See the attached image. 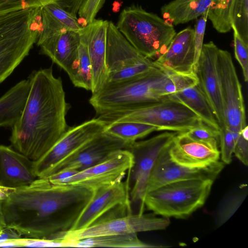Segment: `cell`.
<instances>
[{
	"instance_id": "1",
	"label": "cell",
	"mask_w": 248,
	"mask_h": 248,
	"mask_svg": "<svg viewBox=\"0 0 248 248\" xmlns=\"http://www.w3.org/2000/svg\"><path fill=\"white\" fill-rule=\"evenodd\" d=\"M92 191L37 178L2 202L7 226L25 237L60 240L70 231Z\"/></svg>"
},
{
	"instance_id": "2",
	"label": "cell",
	"mask_w": 248,
	"mask_h": 248,
	"mask_svg": "<svg viewBox=\"0 0 248 248\" xmlns=\"http://www.w3.org/2000/svg\"><path fill=\"white\" fill-rule=\"evenodd\" d=\"M30 89L21 114L12 127V147L36 162L59 140L68 128L66 116L70 106L62 82L52 67L33 71Z\"/></svg>"
},
{
	"instance_id": "3",
	"label": "cell",
	"mask_w": 248,
	"mask_h": 248,
	"mask_svg": "<svg viewBox=\"0 0 248 248\" xmlns=\"http://www.w3.org/2000/svg\"><path fill=\"white\" fill-rule=\"evenodd\" d=\"M41 28L40 8L22 9L0 16V84L29 55Z\"/></svg>"
},
{
	"instance_id": "4",
	"label": "cell",
	"mask_w": 248,
	"mask_h": 248,
	"mask_svg": "<svg viewBox=\"0 0 248 248\" xmlns=\"http://www.w3.org/2000/svg\"><path fill=\"white\" fill-rule=\"evenodd\" d=\"M115 25L136 49L155 60L166 52L176 34L172 24L138 4L124 8Z\"/></svg>"
},
{
	"instance_id": "5",
	"label": "cell",
	"mask_w": 248,
	"mask_h": 248,
	"mask_svg": "<svg viewBox=\"0 0 248 248\" xmlns=\"http://www.w3.org/2000/svg\"><path fill=\"white\" fill-rule=\"evenodd\" d=\"M167 72L155 67L138 78L118 83H108L93 93L89 103L96 115L131 109L161 100L157 94L159 82Z\"/></svg>"
},
{
	"instance_id": "6",
	"label": "cell",
	"mask_w": 248,
	"mask_h": 248,
	"mask_svg": "<svg viewBox=\"0 0 248 248\" xmlns=\"http://www.w3.org/2000/svg\"><path fill=\"white\" fill-rule=\"evenodd\" d=\"M107 125L133 122L156 127L157 131L185 132L202 122L193 111L181 102L165 96L156 102L131 109L105 113L97 116Z\"/></svg>"
},
{
	"instance_id": "7",
	"label": "cell",
	"mask_w": 248,
	"mask_h": 248,
	"mask_svg": "<svg viewBox=\"0 0 248 248\" xmlns=\"http://www.w3.org/2000/svg\"><path fill=\"white\" fill-rule=\"evenodd\" d=\"M213 183L190 179L165 184L146 194L144 207L161 217L186 218L204 205Z\"/></svg>"
},
{
	"instance_id": "8",
	"label": "cell",
	"mask_w": 248,
	"mask_h": 248,
	"mask_svg": "<svg viewBox=\"0 0 248 248\" xmlns=\"http://www.w3.org/2000/svg\"><path fill=\"white\" fill-rule=\"evenodd\" d=\"M106 64L107 83L131 80L156 67L153 61L136 49L112 21H108V26Z\"/></svg>"
},
{
	"instance_id": "9",
	"label": "cell",
	"mask_w": 248,
	"mask_h": 248,
	"mask_svg": "<svg viewBox=\"0 0 248 248\" xmlns=\"http://www.w3.org/2000/svg\"><path fill=\"white\" fill-rule=\"evenodd\" d=\"M177 133L165 132L144 140L136 141L127 149L133 155V162L126 181L131 203L140 204V214L144 211L143 201L151 170L160 154L170 145Z\"/></svg>"
},
{
	"instance_id": "10",
	"label": "cell",
	"mask_w": 248,
	"mask_h": 248,
	"mask_svg": "<svg viewBox=\"0 0 248 248\" xmlns=\"http://www.w3.org/2000/svg\"><path fill=\"white\" fill-rule=\"evenodd\" d=\"M130 213L132 210L128 184L126 181H122L93 191L70 231L84 229Z\"/></svg>"
},
{
	"instance_id": "11",
	"label": "cell",
	"mask_w": 248,
	"mask_h": 248,
	"mask_svg": "<svg viewBox=\"0 0 248 248\" xmlns=\"http://www.w3.org/2000/svg\"><path fill=\"white\" fill-rule=\"evenodd\" d=\"M217 68L223 104L224 126L232 133L235 142L247 124L241 85L231 53L218 49Z\"/></svg>"
},
{
	"instance_id": "12",
	"label": "cell",
	"mask_w": 248,
	"mask_h": 248,
	"mask_svg": "<svg viewBox=\"0 0 248 248\" xmlns=\"http://www.w3.org/2000/svg\"><path fill=\"white\" fill-rule=\"evenodd\" d=\"M170 224V220L168 217H157L155 214H133L132 213L103 221L84 229L68 231L62 239L75 241L100 235L162 230Z\"/></svg>"
},
{
	"instance_id": "13",
	"label": "cell",
	"mask_w": 248,
	"mask_h": 248,
	"mask_svg": "<svg viewBox=\"0 0 248 248\" xmlns=\"http://www.w3.org/2000/svg\"><path fill=\"white\" fill-rule=\"evenodd\" d=\"M133 162V155L128 149L119 150L103 161L77 172L61 184L77 185L93 191L122 181Z\"/></svg>"
},
{
	"instance_id": "14",
	"label": "cell",
	"mask_w": 248,
	"mask_h": 248,
	"mask_svg": "<svg viewBox=\"0 0 248 248\" xmlns=\"http://www.w3.org/2000/svg\"><path fill=\"white\" fill-rule=\"evenodd\" d=\"M107 124L97 117L69 127L55 145L39 160L33 162L34 172L42 178L51 167L82 145L103 132Z\"/></svg>"
},
{
	"instance_id": "15",
	"label": "cell",
	"mask_w": 248,
	"mask_h": 248,
	"mask_svg": "<svg viewBox=\"0 0 248 248\" xmlns=\"http://www.w3.org/2000/svg\"><path fill=\"white\" fill-rule=\"evenodd\" d=\"M129 146L124 141L104 131L57 163L42 178L65 170H83L103 161L116 151L127 149Z\"/></svg>"
},
{
	"instance_id": "16",
	"label": "cell",
	"mask_w": 248,
	"mask_h": 248,
	"mask_svg": "<svg viewBox=\"0 0 248 248\" xmlns=\"http://www.w3.org/2000/svg\"><path fill=\"white\" fill-rule=\"evenodd\" d=\"M170 146L162 151L155 162L147 181L145 195L162 186L176 181L190 179L214 181L224 167L225 164L219 160L202 168L180 165L170 159L169 154Z\"/></svg>"
},
{
	"instance_id": "17",
	"label": "cell",
	"mask_w": 248,
	"mask_h": 248,
	"mask_svg": "<svg viewBox=\"0 0 248 248\" xmlns=\"http://www.w3.org/2000/svg\"><path fill=\"white\" fill-rule=\"evenodd\" d=\"M218 49L212 41L203 44L194 71L198 78V84L213 110L220 129L224 126V115L217 68Z\"/></svg>"
},
{
	"instance_id": "18",
	"label": "cell",
	"mask_w": 248,
	"mask_h": 248,
	"mask_svg": "<svg viewBox=\"0 0 248 248\" xmlns=\"http://www.w3.org/2000/svg\"><path fill=\"white\" fill-rule=\"evenodd\" d=\"M217 140L202 141L192 139L185 132L175 136L169 148L170 159L176 163L190 168H202L220 158Z\"/></svg>"
},
{
	"instance_id": "19",
	"label": "cell",
	"mask_w": 248,
	"mask_h": 248,
	"mask_svg": "<svg viewBox=\"0 0 248 248\" xmlns=\"http://www.w3.org/2000/svg\"><path fill=\"white\" fill-rule=\"evenodd\" d=\"M108 21L94 19L78 31L80 42L86 46L93 71L91 92L95 93L108 82L106 64V40Z\"/></svg>"
},
{
	"instance_id": "20",
	"label": "cell",
	"mask_w": 248,
	"mask_h": 248,
	"mask_svg": "<svg viewBox=\"0 0 248 248\" xmlns=\"http://www.w3.org/2000/svg\"><path fill=\"white\" fill-rule=\"evenodd\" d=\"M194 29L190 27L176 33L166 52L153 61L156 67L167 72L194 71Z\"/></svg>"
},
{
	"instance_id": "21",
	"label": "cell",
	"mask_w": 248,
	"mask_h": 248,
	"mask_svg": "<svg viewBox=\"0 0 248 248\" xmlns=\"http://www.w3.org/2000/svg\"><path fill=\"white\" fill-rule=\"evenodd\" d=\"M80 43L78 33L74 31L59 33L36 42L41 52L64 70L69 78L78 63Z\"/></svg>"
},
{
	"instance_id": "22",
	"label": "cell",
	"mask_w": 248,
	"mask_h": 248,
	"mask_svg": "<svg viewBox=\"0 0 248 248\" xmlns=\"http://www.w3.org/2000/svg\"><path fill=\"white\" fill-rule=\"evenodd\" d=\"M37 178L33 161L11 147L0 145V185L16 189Z\"/></svg>"
},
{
	"instance_id": "23",
	"label": "cell",
	"mask_w": 248,
	"mask_h": 248,
	"mask_svg": "<svg viewBox=\"0 0 248 248\" xmlns=\"http://www.w3.org/2000/svg\"><path fill=\"white\" fill-rule=\"evenodd\" d=\"M42 28L37 40L67 31L78 32L82 26L77 16L54 3L41 7Z\"/></svg>"
},
{
	"instance_id": "24",
	"label": "cell",
	"mask_w": 248,
	"mask_h": 248,
	"mask_svg": "<svg viewBox=\"0 0 248 248\" xmlns=\"http://www.w3.org/2000/svg\"><path fill=\"white\" fill-rule=\"evenodd\" d=\"M29 89V80H22L0 97V127L14 125L24 108Z\"/></svg>"
},
{
	"instance_id": "25",
	"label": "cell",
	"mask_w": 248,
	"mask_h": 248,
	"mask_svg": "<svg viewBox=\"0 0 248 248\" xmlns=\"http://www.w3.org/2000/svg\"><path fill=\"white\" fill-rule=\"evenodd\" d=\"M214 0H173L161 8L163 19L177 25L197 19L209 8Z\"/></svg>"
},
{
	"instance_id": "26",
	"label": "cell",
	"mask_w": 248,
	"mask_h": 248,
	"mask_svg": "<svg viewBox=\"0 0 248 248\" xmlns=\"http://www.w3.org/2000/svg\"><path fill=\"white\" fill-rule=\"evenodd\" d=\"M167 96L181 102L195 113L206 124L219 130L213 110L198 84Z\"/></svg>"
},
{
	"instance_id": "27",
	"label": "cell",
	"mask_w": 248,
	"mask_h": 248,
	"mask_svg": "<svg viewBox=\"0 0 248 248\" xmlns=\"http://www.w3.org/2000/svg\"><path fill=\"white\" fill-rule=\"evenodd\" d=\"M66 241L67 243V247L123 248L159 247V246L152 245L142 242L138 238L137 233L100 235L75 241Z\"/></svg>"
},
{
	"instance_id": "28",
	"label": "cell",
	"mask_w": 248,
	"mask_h": 248,
	"mask_svg": "<svg viewBox=\"0 0 248 248\" xmlns=\"http://www.w3.org/2000/svg\"><path fill=\"white\" fill-rule=\"evenodd\" d=\"M155 131L157 128L155 126L133 122L113 123L107 125L104 130L129 145Z\"/></svg>"
},
{
	"instance_id": "29",
	"label": "cell",
	"mask_w": 248,
	"mask_h": 248,
	"mask_svg": "<svg viewBox=\"0 0 248 248\" xmlns=\"http://www.w3.org/2000/svg\"><path fill=\"white\" fill-rule=\"evenodd\" d=\"M234 0H214L208 13L213 27L220 33L232 29L231 16Z\"/></svg>"
},
{
	"instance_id": "30",
	"label": "cell",
	"mask_w": 248,
	"mask_h": 248,
	"mask_svg": "<svg viewBox=\"0 0 248 248\" xmlns=\"http://www.w3.org/2000/svg\"><path fill=\"white\" fill-rule=\"evenodd\" d=\"M92 77V66L87 48L86 45L80 42L78 51V63L70 79L75 87L91 91Z\"/></svg>"
},
{
	"instance_id": "31",
	"label": "cell",
	"mask_w": 248,
	"mask_h": 248,
	"mask_svg": "<svg viewBox=\"0 0 248 248\" xmlns=\"http://www.w3.org/2000/svg\"><path fill=\"white\" fill-rule=\"evenodd\" d=\"M232 28L248 44V0H234L231 16Z\"/></svg>"
},
{
	"instance_id": "32",
	"label": "cell",
	"mask_w": 248,
	"mask_h": 248,
	"mask_svg": "<svg viewBox=\"0 0 248 248\" xmlns=\"http://www.w3.org/2000/svg\"><path fill=\"white\" fill-rule=\"evenodd\" d=\"M86 0H27V8L42 7L47 4L54 3L64 10L77 16L81 7Z\"/></svg>"
},
{
	"instance_id": "33",
	"label": "cell",
	"mask_w": 248,
	"mask_h": 248,
	"mask_svg": "<svg viewBox=\"0 0 248 248\" xmlns=\"http://www.w3.org/2000/svg\"><path fill=\"white\" fill-rule=\"evenodd\" d=\"M219 142L221 160L225 164H229L232 160L235 140L232 132L225 126L219 129Z\"/></svg>"
},
{
	"instance_id": "34",
	"label": "cell",
	"mask_w": 248,
	"mask_h": 248,
	"mask_svg": "<svg viewBox=\"0 0 248 248\" xmlns=\"http://www.w3.org/2000/svg\"><path fill=\"white\" fill-rule=\"evenodd\" d=\"M247 193L244 191L230 197L220 207L218 214V222L220 225L225 223L236 211L242 204Z\"/></svg>"
},
{
	"instance_id": "35",
	"label": "cell",
	"mask_w": 248,
	"mask_h": 248,
	"mask_svg": "<svg viewBox=\"0 0 248 248\" xmlns=\"http://www.w3.org/2000/svg\"><path fill=\"white\" fill-rule=\"evenodd\" d=\"M233 31V42L235 59L240 65L245 82L248 81V44L240 37L236 30Z\"/></svg>"
},
{
	"instance_id": "36",
	"label": "cell",
	"mask_w": 248,
	"mask_h": 248,
	"mask_svg": "<svg viewBox=\"0 0 248 248\" xmlns=\"http://www.w3.org/2000/svg\"><path fill=\"white\" fill-rule=\"evenodd\" d=\"M106 0H86L78 11L81 26L92 22L104 5Z\"/></svg>"
},
{
	"instance_id": "37",
	"label": "cell",
	"mask_w": 248,
	"mask_h": 248,
	"mask_svg": "<svg viewBox=\"0 0 248 248\" xmlns=\"http://www.w3.org/2000/svg\"><path fill=\"white\" fill-rule=\"evenodd\" d=\"M185 133L190 138L202 141L217 140L219 142V130H217L202 122Z\"/></svg>"
},
{
	"instance_id": "38",
	"label": "cell",
	"mask_w": 248,
	"mask_h": 248,
	"mask_svg": "<svg viewBox=\"0 0 248 248\" xmlns=\"http://www.w3.org/2000/svg\"><path fill=\"white\" fill-rule=\"evenodd\" d=\"M168 74L175 88L176 93L199 83L194 71L187 73L168 72Z\"/></svg>"
},
{
	"instance_id": "39",
	"label": "cell",
	"mask_w": 248,
	"mask_h": 248,
	"mask_svg": "<svg viewBox=\"0 0 248 248\" xmlns=\"http://www.w3.org/2000/svg\"><path fill=\"white\" fill-rule=\"evenodd\" d=\"M208 10L204 13L197 20L194 29L195 58L194 69L198 61L203 45Z\"/></svg>"
},
{
	"instance_id": "40",
	"label": "cell",
	"mask_w": 248,
	"mask_h": 248,
	"mask_svg": "<svg viewBox=\"0 0 248 248\" xmlns=\"http://www.w3.org/2000/svg\"><path fill=\"white\" fill-rule=\"evenodd\" d=\"M17 247H67V243L63 239L54 240L21 237L15 240Z\"/></svg>"
},
{
	"instance_id": "41",
	"label": "cell",
	"mask_w": 248,
	"mask_h": 248,
	"mask_svg": "<svg viewBox=\"0 0 248 248\" xmlns=\"http://www.w3.org/2000/svg\"><path fill=\"white\" fill-rule=\"evenodd\" d=\"M233 153L235 156L245 165H248V126L241 131L235 143Z\"/></svg>"
},
{
	"instance_id": "42",
	"label": "cell",
	"mask_w": 248,
	"mask_h": 248,
	"mask_svg": "<svg viewBox=\"0 0 248 248\" xmlns=\"http://www.w3.org/2000/svg\"><path fill=\"white\" fill-rule=\"evenodd\" d=\"M27 0H0V16L11 12L25 9Z\"/></svg>"
},
{
	"instance_id": "43",
	"label": "cell",
	"mask_w": 248,
	"mask_h": 248,
	"mask_svg": "<svg viewBox=\"0 0 248 248\" xmlns=\"http://www.w3.org/2000/svg\"><path fill=\"white\" fill-rule=\"evenodd\" d=\"M22 235L14 229L6 226L0 229V245L10 240L21 238Z\"/></svg>"
},
{
	"instance_id": "44",
	"label": "cell",
	"mask_w": 248,
	"mask_h": 248,
	"mask_svg": "<svg viewBox=\"0 0 248 248\" xmlns=\"http://www.w3.org/2000/svg\"><path fill=\"white\" fill-rule=\"evenodd\" d=\"M14 189L0 185V200L3 201L7 199Z\"/></svg>"
},
{
	"instance_id": "45",
	"label": "cell",
	"mask_w": 248,
	"mask_h": 248,
	"mask_svg": "<svg viewBox=\"0 0 248 248\" xmlns=\"http://www.w3.org/2000/svg\"><path fill=\"white\" fill-rule=\"evenodd\" d=\"M3 201L0 200V229L6 227L7 224L2 208Z\"/></svg>"
}]
</instances>
